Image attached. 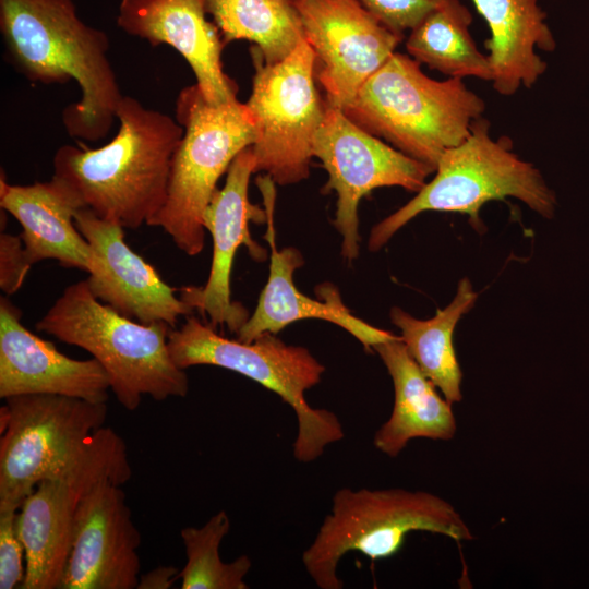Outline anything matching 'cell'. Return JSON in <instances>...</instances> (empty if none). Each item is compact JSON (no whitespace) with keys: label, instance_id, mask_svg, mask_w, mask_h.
<instances>
[{"label":"cell","instance_id":"obj_1","mask_svg":"<svg viewBox=\"0 0 589 589\" xmlns=\"http://www.w3.org/2000/svg\"><path fill=\"white\" fill-rule=\"evenodd\" d=\"M4 56L33 83L75 81L81 98L62 111L69 136L96 142L111 129L121 94L109 38L85 24L73 0H0Z\"/></svg>","mask_w":589,"mask_h":589},{"label":"cell","instance_id":"obj_2","mask_svg":"<svg viewBox=\"0 0 589 589\" xmlns=\"http://www.w3.org/2000/svg\"><path fill=\"white\" fill-rule=\"evenodd\" d=\"M116 119L119 130L106 145L60 146L53 176L67 182L98 217L136 229L148 225L166 202L183 127L124 95Z\"/></svg>","mask_w":589,"mask_h":589},{"label":"cell","instance_id":"obj_3","mask_svg":"<svg viewBox=\"0 0 589 589\" xmlns=\"http://www.w3.org/2000/svg\"><path fill=\"white\" fill-rule=\"evenodd\" d=\"M342 110L370 134L435 169L444 152L467 139L485 104L462 79H431L418 61L395 51Z\"/></svg>","mask_w":589,"mask_h":589},{"label":"cell","instance_id":"obj_4","mask_svg":"<svg viewBox=\"0 0 589 589\" xmlns=\"http://www.w3.org/2000/svg\"><path fill=\"white\" fill-rule=\"evenodd\" d=\"M36 328L89 352L106 370L110 390L130 411L143 396L156 401L184 397L189 378L171 359L164 322L143 324L99 301L86 279L64 288Z\"/></svg>","mask_w":589,"mask_h":589},{"label":"cell","instance_id":"obj_5","mask_svg":"<svg viewBox=\"0 0 589 589\" xmlns=\"http://www.w3.org/2000/svg\"><path fill=\"white\" fill-rule=\"evenodd\" d=\"M412 531L456 541L473 539L455 507L430 492L342 488L334 494L330 513L303 551L302 564L320 589H341L337 569L346 554L359 552L373 561L390 557Z\"/></svg>","mask_w":589,"mask_h":589},{"label":"cell","instance_id":"obj_6","mask_svg":"<svg viewBox=\"0 0 589 589\" xmlns=\"http://www.w3.org/2000/svg\"><path fill=\"white\" fill-rule=\"evenodd\" d=\"M168 348L182 370L194 365L224 368L277 394L296 413L298 433L292 452L299 462L316 460L328 445L345 436L334 412L313 408L305 399V392L317 385L325 372L306 348L288 345L271 333L252 341L228 339L192 315L179 328L170 329Z\"/></svg>","mask_w":589,"mask_h":589},{"label":"cell","instance_id":"obj_7","mask_svg":"<svg viewBox=\"0 0 589 589\" xmlns=\"http://www.w3.org/2000/svg\"><path fill=\"white\" fill-rule=\"evenodd\" d=\"M490 129V121L482 116L472 121L467 139L443 153L435 177L372 228L370 251L383 248L401 227L426 211L464 213L477 226L484 203L510 196L543 217L553 216L555 194L539 169L513 152L509 137L493 140Z\"/></svg>","mask_w":589,"mask_h":589},{"label":"cell","instance_id":"obj_8","mask_svg":"<svg viewBox=\"0 0 589 589\" xmlns=\"http://www.w3.org/2000/svg\"><path fill=\"white\" fill-rule=\"evenodd\" d=\"M183 135L175 152L167 199L148 226L160 227L187 255L202 252L204 212L232 160L253 145L254 118L238 99L213 105L196 85L183 88L176 101Z\"/></svg>","mask_w":589,"mask_h":589},{"label":"cell","instance_id":"obj_9","mask_svg":"<svg viewBox=\"0 0 589 589\" xmlns=\"http://www.w3.org/2000/svg\"><path fill=\"white\" fill-rule=\"evenodd\" d=\"M251 57L255 72L245 105L255 121V172L264 171L279 185L298 183L310 175L313 139L325 112L314 52L303 37L275 63H266L255 46Z\"/></svg>","mask_w":589,"mask_h":589},{"label":"cell","instance_id":"obj_10","mask_svg":"<svg viewBox=\"0 0 589 589\" xmlns=\"http://www.w3.org/2000/svg\"><path fill=\"white\" fill-rule=\"evenodd\" d=\"M131 474L124 441L101 426L61 476L37 484L16 517L26 562L21 589H60L80 502L100 481L123 485Z\"/></svg>","mask_w":589,"mask_h":589},{"label":"cell","instance_id":"obj_11","mask_svg":"<svg viewBox=\"0 0 589 589\" xmlns=\"http://www.w3.org/2000/svg\"><path fill=\"white\" fill-rule=\"evenodd\" d=\"M0 437V510H19L44 480L61 476L107 418L106 402L32 394L9 397Z\"/></svg>","mask_w":589,"mask_h":589},{"label":"cell","instance_id":"obj_12","mask_svg":"<svg viewBox=\"0 0 589 589\" xmlns=\"http://www.w3.org/2000/svg\"><path fill=\"white\" fill-rule=\"evenodd\" d=\"M313 156L328 175L323 192L337 194L333 225L342 237L341 254L349 262L359 254L360 200L381 187L418 192L435 171L370 134L350 120L342 108L326 101L313 139Z\"/></svg>","mask_w":589,"mask_h":589},{"label":"cell","instance_id":"obj_13","mask_svg":"<svg viewBox=\"0 0 589 589\" xmlns=\"http://www.w3.org/2000/svg\"><path fill=\"white\" fill-rule=\"evenodd\" d=\"M325 101L345 107L405 38L358 0H293Z\"/></svg>","mask_w":589,"mask_h":589},{"label":"cell","instance_id":"obj_14","mask_svg":"<svg viewBox=\"0 0 589 589\" xmlns=\"http://www.w3.org/2000/svg\"><path fill=\"white\" fill-rule=\"evenodd\" d=\"M254 172L251 145L232 160L224 187L216 190L204 212L203 225L213 239L208 278L203 287L179 289L180 298L207 317L211 326H226L235 334L250 316L241 303L231 299L230 278L236 252L244 244L254 260L266 257L265 249L251 238L249 229L251 221L267 219L266 212L249 200V182Z\"/></svg>","mask_w":589,"mask_h":589},{"label":"cell","instance_id":"obj_15","mask_svg":"<svg viewBox=\"0 0 589 589\" xmlns=\"http://www.w3.org/2000/svg\"><path fill=\"white\" fill-rule=\"evenodd\" d=\"M74 223L91 245L93 261L86 278L92 293L123 316L143 324L167 323L171 328L194 309L176 294L154 266L124 240L123 227L80 208Z\"/></svg>","mask_w":589,"mask_h":589},{"label":"cell","instance_id":"obj_16","mask_svg":"<svg viewBox=\"0 0 589 589\" xmlns=\"http://www.w3.org/2000/svg\"><path fill=\"white\" fill-rule=\"evenodd\" d=\"M121 485L104 480L80 502L60 589H134L141 534Z\"/></svg>","mask_w":589,"mask_h":589},{"label":"cell","instance_id":"obj_17","mask_svg":"<svg viewBox=\"0 0 589 589\" xmlns=\"http://www.w3.org/2000/svg\"><path fill=\"white\" fill-rule=\"evenodd\" d=\"M256 183L263 195L268 221L266 238L271 247L269 274L256 308L236 334L237 339L252 341L265 333L276 335L289 324L306 318L324 320L342 327L368 350L380 342L399 338L354 316L342 303L338 289L330 284L317 286L318 299H312L298 290L293 274L303 265V256L292 247L277 249L272 218L275 183L266 177L257 179Z\"/></svg>","mask_w":589,"mask_h":589},{"label":"cell","instance_id":"obj_18","mask_svg":"<svg viewBox=\"0 0 589 589\" xmlns=\"http://www.w3.org/2000/svg\"><path fill=\"white\" fill-rule=\"evenodd\" d=\"M206 15L203 0H120L117 25L153 47L168 45L178 51L205 100L219 105L236 100L238 86L224 71L226 44Z\"/></svg>","mask_w":589,"mask_h":589},{"label":"cell","instance_id":"obj_19","mask_svg":"<svg viewBox=\"0 0 589 589\" xmlns=\"http://www.w3.org/2000/svg\"><path fill=\"white\" fill-rule=\"evenodd\" d=\"M22 311L0 298V398L51 394L106 402L110 381L95 359L75 360L29 332Z\"/></svg>","mask_w":589,"mask_h":589},{"label":"cell","instance_id":"obj_20","mask_svg":"<svg viewBox=\"0 0 589 589\" xmlns=\"http://www.w3.org/2000/svg\"><path fill=\"white\" fill-rule=\"evenodd\" d=\"M0 206L21 225L20 237L34 265L55 260L65 268L89 272L93 252L74 223L76 212L86 207L80 195L63 180L28 185L0 180Z\"/></svg>","mask_w":589,"mask_h":589},{"label":"cell","instance_id":"obj_21","mask_svg":"<svg viewBox=\"0 0 589 589\" xmlns=\"http://www.w3.org/2000/svg\"><path fill=\"white\" fill-rule=\"evenodd\" d=\"M394 384V407L378 428L373 444L396 457L414 438L447 441L456 433L453 404L442 397L408 352L400 337L373 347Z\"/></svg>","mask_w":589,"mask_h":589},{"label":"cell","instance_id":"obj_22","mask_svg":"<svg viewBox=\"0 0 589 589\" xmlns=\"http://www.w3.org/2000/svg\"><path fill=\"white\" fill-rule=\"evenodd\" d=\"M538 1L472 0L491 33L484 47L493 88L501 95H513L521 85L533 86L548 68L536 48L553 51L556 47Z\"/></svg>","mask_w":589,"mask_h":589},{"label":"cell","instance_id":"obj_23","mask_svg":"<svg viewBox=\"0 0 589 589\" xmlns=\"http://www.w3.org/2000/svg\"><path fill=\"white\" fill-rule=\"evenodd\" d=\"M477 298L470 280L462 278L453 301L429 320L416 318L397 306L390 310V320L400 329V339L408 352L452 404L462 399V372L453 336L458 321L472 309Z\"/></svg>","mask_w":589,"mask_h":589},{"label":"cell","instance_id":"obj_24","mask_svg":"<svg viewBox=\"0 0 589 589\" xmlns=\"http://www.w3.org/2000/svg\"><path fill=\"white\" fill-rule=\"evenodd\" d=\"M471 23L468 8L452 0L431 11L410 31L406 49L420 64L449 77L491 81L488 56L478 50L469 33Z\"/></svg>","mask_w":589,"mask_h":589},{"label":"cell","instance_id":"obj_25","mask_svg":"<svg viewBox=\"0 0 589 589\" xmlns=\"http://www.w3.org/2000/svg\"><path fill=\"white\" fill-rule=\"evenodd\" d=\"M227 45L253 43L266 63L285 59L303 38L293 0H203Z\"/></svg>","mask_w":589,"mask_h":589},{"label":"cell","instance_id":"obj_26","mask_svg":"<svg viewBox=\"0 0 589 589\" xmlns=\"http://www.w3.org/2000/svg\"><path fill=\"white\" fill-rule=\"evenodd\" d=\"M230 529L225 510L213 515L200 528L187 527L180 531L187 563L179 572L181 589H248L244 578L252 567L251 558L241 555L225 563L219 546Z\"/></svg>","mask_w":589,"mask_h":589},{"label":"cell","instance_id":"obj_27","mask_svg":"<svg viewBox=\"0 0 589 589\" xmlns=\"http://www.w3.org/2000/svg\"><path fill=\"white\" fill-rule=\"evenodd\" d=\"M392 32L404 36L431 11L452 0H358Z\"/></svg>","mask_w":589,"mask_h":589},{"label":"cell","instance_id":"obj_28","mask_svg":"<svg viewBox=\"0 0 589 589\" xmlns=\"http://www.w3.org/2000/svg\"><path fill=\"white\" fill-rule=\"evenodd\" d=\"M17 510H0V589L20 587L25 578V550L16 528Z\"/></svg>","mask_w":589,"mask_h":589},{"label":"cell","instance_id":"obj_29","mask_svg":"<svg viewBox=\"0 0 589 589\" xmlns=\"http://www.w3.org/2000/svg\"><path fill=\"white\" fill-rule=\"evenodd\" d=\"M32 266L20 235L1 231L0 288L5 296L14 294L20 290Z\"/></svg>","mask_w":589,"mask_h":589},{"label":"cell","instance_id":"obj_30","mask_svg":"<svg viewBox=\"0 0 589 589\" xmlns=\"http://www.w3.org/2000/svg\"><path fill=\"white\" fill-rule=\"evenodd\" d=\"M178 574L175 566H158L140 576L136 589H169L179 578Z\"/></svg>","mask_w":589,"mask_h":589}]
</instances>
